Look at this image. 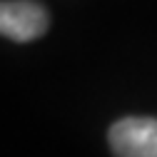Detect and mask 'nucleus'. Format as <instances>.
Returning <instances> with one entry per match:
<instances>
[{"instance_id":"obj_1","label":"nucleus","mask_w":157,"mask_h":157,"mask_svg":"<svg viewBox=\"0 0 157 157\" xmlns=\"http://www.w3.org/2000/svg\"><path fill=\"white\" fill-rule=\"evenodd\" d=\"M110 147L117 157H157V120L122 117L110 127Z\"/></svg>"},{"instance_id":"obj_2","label":"nucleus","mask_w":157,"mask_h":157,"mask_svg":"<svg viewBox=\"0 0 157 157\" xmlns=\"http://www.w3.org/2000/svg\"><path fill=\"white\" fill-rule=\"evenodd\" d=\"M50 25L48 10L35 0H5L0 3V35L15 43L40 37Z\"/></svg>"}]
</instances>
